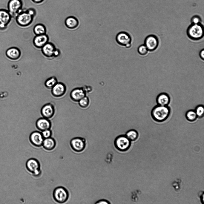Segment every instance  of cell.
Listing matches in <instances>:
<instances>
[{
  "label": "cell",
  "mask_w": 204,
  "mask_h": 204,
  "mask_svg": "<svg viewBox=\"0 0 204 204\" xmlns=\"http://www.w3.org/2000/svg\"><path fill=\"white\" fill-rule=\"evenodd\" d=\"M171 112L170 108L168 106L157 105L155 106L151 111V116L154 120L163 122L169 116Z\"/></svg>",
  "instance_id": "obj_1"
},
{
  "label": "cell",
  "mask_w": 204,
  "mask_h": 204,
  "mask_svg": "<svg viewBox=\"0 0 204 204\" xmlns=\"http://www.w3.org/2000/svg\"><path fill=\"white\" fill-rule=\"evenodd\" d=\"M186 33L188 36L193 40H198L204 36V27L201 23H191L188 27Z\"/></svg>",
  "instance_id": "obj_2"
},
{
  "label": "cell",
  "mask_w": 204,
  "mask_h": 204,
  "mask_svg": "<svg viewBox=\"0 0 204 204\" xmlns=\"http://www.w3.org/2000/svg\"><path fill=\"white\" fill-rule=\"evenodd\" d=\"M114 145L116 148L122 152L128 151L131 145V141L125 134H122L117 136L114 141Z\"/></svg>",
  "instance_id": "obj_3"
},
{
  "label": "cell",
  "mask_w": 204,
  "mask_h": 204,
  "mask_svg": "<svg viewBox=\"0 0 204 204\" xmlns=\"http://www.w3.org/2000/svg\"><path fill=\"white\" fill-rule=\"evenodd\" d=\"M54 200L59 203H63L68 200L69 194L67 190L62 186H58L54 190L53 193Z\"/></svg>",
  "instance_id": "obj_4"
},
{
  "label": "cell",
  "mask_w": 204,
  "mask_h": 204,
  "mask_svg": "<svg viewBox=\"0 0 204 204\" xmlns=\"http://www.w3.org/2000/svg\"><path fill=\"white\" fill-rule=\"evenodd\" d=\"M34 17L26 10H22L15 17L16 23L22 27H26L31 24Z\"/></svg>",
  "instance_id": "obj_5"
},
{
  "label": "cell",
  "mask_w": 204,
  "mask_h": 204,
  "mask_svg": "<svg viewBox=\"0 0 204 204\" xmlns=\"http://www.w3.org/2000/svg\"><path fill=\"white\" fill-rule=\"evenodd\" d=\"M27 171L35 177L39 176L41 174L40 164L36 159L31 158L28 159L26 163Z\"/></svg>",
  "instance_id": "obj_6"
},
{
  "label": "cell",
  "mask_w": 204,
  "mask_h": 204,
  "mask_svg": "<svg viewBox=\"0 0 204 204\" xmlns=\"http://www.w3.org/2000/svg\"><path fill=\"white\" fill-rule=\"evenodd\" d=\"M23 3L22 0H9L8 1L7 10L12 17H16L22 10Z\"/></svg>",
  "instance_id": "obj_7"
},
{
  "label": "cell",
  "mask_w": 204,
  "mask_h": 204,
  "mask_svg": "<svg viewBox=\"0 0 204 204\" xmlns=\"http://www.w3.org/2000/svg\"><path fill=\"white\" fill-rule=\"evenodd\" d=\"M116 40L120 45L129 48L131 46L132 39L130 35L125 31L119 33L116 35Z\"/></svg>",
  "instance_id": "obj_8"
},
{
  "label": "cell",
  "mask_w": 204,
  "mask_h": 204,
  "mask_svg": "<svg viewBox=\"0 0 204 204\" xmlns=\"http://www.w3.org/2000/svg\"><path fill=\"white\" fill-rule=\"evenodd\" d=\"M70 145L74 151L80 152L83 151L85 148L86 140L82 137H74L70 140Z\"/></svg>",
  "instance_id": "obj_9"
},
{
  "label": "cell",
  "mask_w": 204,
  "mask_h": 204,
  "mask_svg": "<svg viewBox=\"0 0 204 204\" xmlns=\"http://www.w3.org/2000/svg\"><path fill=\"white\" fill-rule=\"evenodd\" d=\"M144 45L148 51H153L157 48L159 41L157 37L155 35L151 34L147 36L145 38Z\"/></svg>",
  "instance_id": "obj_10"
},
{
  "label": "cell",
  "mask_w": 204,
  "mask_h": 204,
  "mask_svg": "<svg viewBox=\"0 0 204 204\" xmlns=\"http://www.w3.org/2000/svg\"><path fill=\"white\" fill-rule=\"evenodd\" d=\"M12 17L7 10L0 9V29L4 30L11 21Z\"/></svg>",
  "instance_id": "obj_11"
},
{
  "label": "cell",
  "mask_w": 204,
  "mask_h": 204,
  "mask_svg": "<svg viewBox=\"0 0 204 204\" xmlns=\"http://www.w3.org/2000/svg\"><path fill=\"white\" fill-rule=\"evenodd\" d=\"M29 140L33 146L39 147L42 146L44 139L41 132L34 131L30 134L29 137Z\"/></svg>",
  "instance_id": "obj_12"
},
{
  "label": "cell",
  "mask_w": 204,
  "mask_h": 204,
  "mask_svg": "<svg viewBox=\"0 0 204 204\" xmlns=\"http://www.w3.org/2000/svg\"><path fill=\"white\" fill-rule=\"evenodd\" d=\"M55 110L54 105L50 103L45 104L42 107L40 113L43 117L50 119L55 114Z\"/></svg>",
  "instance_id": "obj_13"
},
{
  "label": "cell",
  "mask_w": 204,
  "mask_h": 204,
  "mask_svg": "<svg viewBox=\"0 0 204 204\" xmlns=\"http://www.w3.org/2000/svg\"><path fill=\"white\" fill-rule=\"evenodd\" d=\"M51 90V94L53 96L60 98L65 94L67 88L64 83L58 82Z\"/></svg>",
  "instance_id": "obj_14"
},
{
  "label": "cell",
  "mask_w": 204,
  "mask_h": 204,
  "mask_svg": "<svg viewBox=\"0 0 204 204\" xmlns=\"http://www.w3.org/2000/svg\"><path fill=\"white\" fill-rule=\"evenodd\" d=\"M86 94L83 87H77L71 91L70 96L73 101L78 102L81 99L86 96Z\"/></svg>",
  "instance_id": "obj_15"
},
{
  "label": "cell",
  "mask_w": 204,
  "mask_h": 204,
  "mask_svg": "<svg viewBox=\"0 0 204 204\" xmlns=\"http://www.w3.org/2000/svg\"><path fill=\"white\" fill-rule=\"evenodd\" d=\"M36 126L37 128L41 132L47 129H50L52 123L49 119L42 117L37 120Z\"/></svg>",
  "instance_id": "obj_16"
},
{
  "label": "cell",
  "mask_w": 204,
  "mask_h": 204,
  "mask_svg": "<svg viewBox=\"0 0 204 204\" xmlns=\"http://www.w3.org/2000/svg\"><path fill=\"white\" fill-rule=\"evenodd\" d=\"M49 37L46 34L36 35L33 40V44L37 48H41L45 45L48 42Z\"/></svg>",
  "instance_id": "obj_17"
},
{
  "label": "cell",
  "mask_w": 204,
  "mask_h": 204,
  "mask_svg": "<svg viewBox=\"0 0 204 204\" xmlns=\"http://www.w3.org/2000/svg\"><path fill=\"white\" fill-rule=\"evenodd\" d=\"M41 49L42 53L45 56L47 57H55V52L57 49L53 43L48 42Z\"/></svg>",
  "instance_id": "obj_18"
},
{
  "label": "cell",
  "mask_w": 204,
  "mask_h": 204,
  "mask_svg": "<svg viewBox=\"0 0 204 204\" xmlns=\"http://www.w3.org/2000/svg\"><path fill=\"white\" fill-rule=\"evenodd\" d=\"M7 56L11 60H16L18 59L21 55L20 50L15 47H10L7 49L6 52Z\"/></svg>",
  "instance_id": "obj_19"
},
{
  "label": "cell",
  "mask_w": 204,
  "mask_h": 204,
  "mask_svg": "<svg viewBox=\"0 0 204 204\" xmlns=\"http://www.w3.org/2000/svg\"><path fill=\"white\" fill-rule=\"evenodd\" d=\"M170 102L169 95L165 93H162L159 94L156 98V102L158 105L168 106Z\"/></svg>",
  "instance_id": "obj_20"
},
{
  "label": "cell",
  "mask_w": 204,
  "mask_h": 204,
  "mask_svg": "<svg viewBox=\"0 0 204 204\" xmlns=\"http://www.w3.org/2000/svg\"><path fill=\"white\" fill-rule=\"evenodd\" d=\"M56 145L55 140L51 137L44 139L42 146L46 150L50 151L55 148Z\"/></svg>",
  "instance_id": "obj_21"
},
{
  "label": "cell",
  "mask_w": 204,
  "mask_h": 204,
  "mask_svg": "<svg viewBox=\"0 0 204 204\" xmlns=\"http://www.w3.org/2000/svg\"><path fill=\"white\" fill-rule=\"evenodd\" d=\"M65 23L66 27L70 29H75L79 24L78 19L73 16L67 17L65 20Z\"/></svg>",
  "instance_id": "obj_22"
},
{
  "label": "cell",
  "mask_w": 204,
  "mask_h": 204,
  "mask_svg": "<svg viewBox=\"0 0 204 204\" xmlns=\"http://www.w3.org/2000/svg\"><path fill=\"white\" fill-rule=\"evenodd\" d=\"M33 31L36 35L46 34V29L45 26L42 24H38L34 27Z\"/></svg>",
  "instance_id": "obj_23"
},
{
  "label": "cell",
  "mask_w": 204,
  "mask_h": 204,
  "mask_svg": "<svg viewBox=\"0 0 204 204\" xmlns=\"http://www.w3.org/2000/svg\"><path fill=\"white\" fill-rule=\"evenodd\" d=\"M125 135L131 142L136 140L139 136L138 132L134 129L128 130L126 133Z\"/></svg>",
  "instance_id": "obj_24"
},
{
  "label": "cell",
  "mask_w": 204,
  "mask_h": 204,
  "mask_svg": "<svg viewBox=\"0 0 204 204\" xmlns=\"http://www.w3.org/2000/svg\"><path fill=\"white\" fill-rule=\"evenodd\" d=\"M58 82L56 77L52 76L47 79L45 82V87L49 89H51Z\"/></svg>",
  "instance_id": "obj_25"
},
{
  "label": "cell",
  "mask_w": 204,
  "mask_h": 204,
  "mask_svg": "<svg viewBox=\"0 0 204 204\" xmlns=\"http://www.w3.org/2000/svg\"><path fill=\"white\" fill-rule=\"evenodd\" d=\"M78 103L80 107L83 109H86L88 108L90 106V99L86 95L81 99Z\"/></svg>",
  "instance_id": "obj_26"
},
{
  "label": "cell",
  "mask_w": 204,
  "mask_h": 204,
  "mask_svg": "<svg viewBox=\"0 0 204 204\" xmlns=\"http://www.w3.org/2000/svg\"><path fill=\"white\" fill-rule=\"evenodd\" d=\"M185 117L190 122H193L197 119V116L195 111L191 110L188 111L186 112Z\"/></svg>",
  "instance_id": "obj_27"
},
{
  "label": "cell",
  "mask_w": 204,
  "mask_h": 204,
  "mask_svg": "<svg viewBox=\"0 0 204 204\" xmlns=\"http://www.w3.org/2000/svg\"><path fill=\"white\" fill-rule=\"evenodd\" d=\"M197 117L201 118L203 116L204 113V107L202 105L197 106L195 110Z\"/></svg>",
  "instance_id": "obj_28"
},
{
  "label": "cell",
  "mask_w": 204,
  "mask_h": 204,
  "mask_svg": "<svg viewBox=\"0 0 204 204\" xmlns=\"http://www.w3.org/2000/svg\"><path fill=\"white\" fill-rule=\"evenodd\" d=\"M137 50L139 53L142 56L146 55L148 51L144 45H140L138 48Z\"/></svg>",
  "instance_id": "obj_29"
},
{
  "label": "cell",
  "mask_w": 204,
  "mask_h": 204,
  "mask_svg": "<svg viewBox=\"0 0 204 204\" xmlns=\"http://www.w3.org/2000/svg\"><path fill=\"white\" fill-rule=\"evenodd\" d=\"M41 133L44 139L51 137L52 135V131L51 129L44 130L41 131Z\"/></svg>",
  "instance_id": "obj_30"
},
{
  "label": "cell",
  "mask_w": 204,
  "mask_h": 204,
  "mask_svg": "<svg viewBox=\"0 0 204 204\" xmlns=\"http://www.w3.org/2000/svg\"><path fill=\"white\" fill-rule=\"evenodd\" d=\"M191 23L198 24L201 23V19L199 16L195 15L191 18Z\"/></svg>",
  "instance_id": "obj_31"
},
{
  "label": "cell",
  "mask_w": 204,
  "mask_h": 204,
  "mask_svg": "<svg viewBox=\"0 0 204 204\" xmlns=\"http://www.w3.org/2000/svg\"><path fill=\"white\" fill-rule=\"evenodd\" d=\"M27 12L30 15L34 17L36 14V11L33 8H30L26 10Z\"/></svg>",
  "instance_id": "obj_32"
},
{
  "label": "cell",
  "mask_w": 204,
  "mask_h": 204,
  "mask_svg": "<svg viewBox=\"0 0 204 204\" xmlns=\"http://www.w3.org/2000/svg\"><path fill=\"white\" fill-rule=\"evenodd\" d=\"M111 203L106 200H101L97 201L95 204H110Z\"/></svg>",
  "instance_id": "obj_33"
},
{
  "label": "cell",
  "mask_w": 204,
  "mask_h": 204,
  "mask_svg": "<svg viewBox=\"0 0 204 204\" xmlns=\"http://www.w3.org/2000/svg\"><path fill=\"white\" fill-rule=\"evenodd\" d=\"M85 90L86 92V93L87 92H91L92 90L91 88V87L89 86H86L85 87H83Z\"/></svg>",
  "instance_id": "obj_34"
},
{
  "label": "cell",
  "mask_w": 204,
  "mask_h": 204,
  "mask_svg": "<svg viewBox=\"0 0 204 204\" xmlns=\"http://www.w3.org/2000/svg\"><path fill=\"white\" fill-rule=\"evenodd\" d=\"M204 49H203L202 50L200 51L199 53V55L200 58L202 59L203 60H204Z\"/></svg>",
  "instance_id": "obj_35"
},
{
  "label": "cell",
  "mask_w": 204,
  "mask_h": 204,
  "mask_svg": "<svg viewBox=\"0 0 204 204\" xmlns=\"http://www.w3.org/2000/svg\"><path fill=\"white\" fill-rule=\"evenodd\" d=\"M33 3L36 4H40L43 2L45 0H31Z\"/></svg>",
  "instance_id": "obj_36"
}]
</instances>
